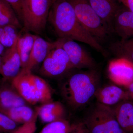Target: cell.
I'll list each match as a JSON object with an SVG mask.
<instances>
[{"mask_svg":"<svg viewBox=\"0 0 133 133\" xmlns=\"http://www.w3.org/2000/svg\"><path fill=\"white\" fill-rule=\"evenodd\" d=\"M57 0H51V4H52V5L54 3L56 2V1H57Z\"/></svg>","mask_w":133,"mask_h":133,"instance_id":"cell-32","label":"cell"},{"mask_svg":"<svg viewBox=\"0 0 133 133\" xmlns=\"http://www.w3.org/2000/svg\"><path fill=\"white\" fill-rule=\"evenodd\" d=\"M132 101H133V100H132Z\"/></svg>","mask_w":133,"mask_h":133,"instance_id":"cell-34","label":"cell"},{"mask_svg":"<svg viewBox=\"0 0 133 133\" xmlns=\"http://www.w3.org/2000/svg\"><path fill=\"white\" fill-rule=\"evenodd\" d=\"M113 31L125 41L133 37V13L127 8H120L114 16Z\"/></svg>","mask_w":133,"mask_h":133,"instance_id":"cell-12","label":"cell"},{"mask_svg":"<svg viewBox=\"0 0 133 133\" xmlns=\"http://www.w3.org/2000/svg\"><path fill=\"white\" fill-rule=\"evenodd\" d=\"M9 4L14 10L19 20L22 21V0H5Z\"/></svg>","mask_w":133,"mask_h":133,"instance_id":"cell-27","label":"cell"},{"mask_svg":"<svg viewBox=\"0 0 133 133\" xmlns=\"http://www.w3.org/2000/svg\"><path fill=\"white\" fill-rule=\"evenodd\" d=\"M71 133H88L84 124L79 123L75 126L73 131Z\"/></svg>","mask_w":133,"mask_h":133,"instance_id":"cell-28","label":"cell"},{"mask_svg":"<svg viewBox=\"0 0 133 133\" xmlns=\"http://www.w3.org/2000/svg\"><path fill=\"white\" fill-rule=\"evenodd\" d=\"M75 126L65 118L60 119L48 123L39 133H71Z\"/></svg>","mask_w":133,"mask_h":133,"instance_id":"cell-23","label":"cell"},{"mask_svg":"<svg viewBox=\"0 0 133 133\" xmlns=\"http://www.w3.org/2000/svg\"><path fill=\"white\" fill-rule=\"evenodd\" d=\"M108 77L111 81L118 85L128 87L133 82V63L119 58L109 62Z\"/></svg>","mask_w":133,"mask_h":133,"instance_id":"cell-8","label":"cell"},{"mask_svg":"<svg viewBox=\"0 0 133 133\" xmlns=\"http://www.w3.org/2000/svg\"><path fill=\"white\" fill-rule=\"evenodd\" d=\"M17 123L3 113L0 112V132H13L17 128Z\"/></svg>","mask_w":133,"mask_h":133,"instance_id":"cell-25","label":"cell"},{"mask_svg":"<svg viewBox=\"0 0 133 133\" xmlns=\"http://www.w3.org/2000/svg\"><path fill=\"white\" fill-rule=\"evenodd\" d=\"M1 56H0V67H1Z\"/></svg>","mask_w":133,"mask_h":133,"instance_id":"cell-33","label":"cell"},{"mask_svg":"<svg viewBox=\"0 0 133 133\" xmlns=\"http://www.w3.org/2000/svg\"><path fill=\"white\" fill-rule=\"evenodd\" d=\"M31 71L22 69L18 74L11 80V84L25 101L32 105L38 103L34 84L31 79Z\"/></svg>","mask_w":133,"mask_h":133,"instance_id":"cell-10","label":"cell"},{"mask_svg":"<svg viewBox=\"0 0 133 133\" xmlns=\"http://www.w3.org/2000/svg\"><path fill=\"white\" fill-rule=\"evenodd\" d=\"M67 1L73 7L81 25L96 41L99 43L106 38L109 31L88 0Z\"/></svg>","mask_w":133,"mask_h":133,"instance_id":"cell-5","label":"cell"},{"mask_svg":"<svg viewBox=\"0 0 133 133\" xmlns=\"http://www.w3.org/2000/svg\"><path fill=\"white\" fill-rule=\"evenodd\" d=\"M35 111L41 120L48 123L64 118L65 110L63 105L59 101H53L42 104L36 108Z\"/></svg>","mask_w":133,"mask_h":133,"instance_id":"cell-16","label":"cell"},{"mask_svg":"<svg viewBox=\"0 0 133 133\" xmlns=\"http://www.w3.org/2000/svg\"><path fill=\"white\" fill-rule=\"evenodd\" d=\"M59 39V45L50 51L43 62L40 72L43 76L58 77L73 69L69 56L61 47Z\"/></svg>","mask_w":133,"mask_h":133,"instance_id":"cell-6","label":"cell"},{"mask_svg":"<svg viewBox=\"0 0 133 133\" xmlns=\"http://www.w3.org/2000/svg\"><path fill=\"white\" fill-rule=\"evenodd\" d=\"M83 124L88 133H126L118 123L112 108L98 102L89 109Z\"/></svg>","mask_w":133,"mask_h":133,"instance_id":"cell-3","label":"cell"},{"mask_svg":"<svg viewBox=\"0 0 133 133\" xmlns=\"http://www.w3.org/2000/svg\"><path fill=\"white\" fill-rule=\"evenodd\" d=\"M18 28L12 25L0 26V43L6 49L12 47L19 35Z\"/></svg>","mask_w":133,"mask_h":133,"instance_id":"cell-24","label":"cell"},{"mask_svg":"<svg viewBox=\"0 0 133 133\" xmlns=\"http://www.w3.org/2000/svg\"><path fill=\"white\" fill-rule=\"evenodd\" d=\"M37 36L27 32L23 35L19 33L17 48L21 61L22 69L26 67L33 49Z\"/></svg>","mask_w":133,"mask_h":133,"instance_id":"cell-18","label":"cell"},{"mask_svg":"<svg viewBox=\"0 0 133 133\" xmlns=\"http://www.w3.org/2000/svg\"><path fill=\"white\" fill-rule=\"evenodd\" d=\"M88 1L109 32L113 31L114 19L119 8L115 0Z\"/></svg>","mask_w":133,"mask_h":133,"instance_id":"cell-13","label":"cell"},{"mask_svg":"<svg viewBox=\"0 0 133 133\" xmlns=\"http://www.w3.org/2000/svg\"><path fill=\"white\" fill-rule=\"evenodd\" d=\"M51 0H22V21L27 30L41 34L45 30Z\"/></svg>","mask_w":133,"mask_h":133,"instance_id":"cell-4","label":"cell"},{"mask_svg":"<svg viewBox=\"0 0 133 133\" xmlns=\"http://www.w3.org/2000/svg\"><path fill=\"white\" fill-rule=\"evenodd\" d=\"M31 77L38 103L44 104L53 101L52 91L47 82L41 77L32 73Z\"/></svg>","mask_w":133,"mask_h":133,"instance_id":"cell-20","label":"cell"},{"mask_svg":"<svg viewBox=\"0 0 133 133\" xmlns=\"http://www.w3.org/2000/svg\"><path fill=\"white\" fill-rule=\"evenodd\" d=\"M100 76L95 69L75 72L62 83L61 94L68 105L77 110L94 97L100 87Z\"/></svg>","mask_w":133,"mask_h":133,"instance_id":"cell-2","label":"cell"},{"mask_svg":"<svg viewBox=\"0 0 133 133\" xmlns=\"http://www.w3.org/2000/svg\"><path fill=\"white\" fill-rule=\"evenodd\" d=\"M35 116L30 121L22 124L12 133H35L37 129V120L38 117L35 111Z\"/></svg>","mask_w":133,"mask_h":133,"instance_id":"cell-26","label":"cell"},{"mask_svg":"<svg viewBox=\"0 0 133 133\" xmlns=\"http://www.w3.org/2000/svg\"><path fill=\"white\" fill-rule=\"evenodd\" d=\"M17 124H25L33 118L36 112L26 105L12 108L0 111Z\"/></svg>","mask_w":133,"mask_h":133,"instance_id":"cell-19","label":"cell"},{"mask_svg":"<svg viewBox=\"0 0 133 133\" xmlns=\"http://www.w3.org/2000/svg\"><path fill=\"white\" fill-rule=\"evenodd\" d=\"M18 37L14 45L7 49L1 56L0 74L5 81H11L22 69L21 61L17 48Z\"/></svg>","mask_w":133,"mask_h":133,"instance_id":"cell-9","label":"cell"},{"mask_svg":"<svg viewBox=\"0 0 133 133\" xmlns=\"http://www.w3.org/2000/svg\"><path fill=\"white\" fill-rule=\"evenodd\" d=\"M94 97L97 102L111 107L123 101L130 99L127 92L114 85L99 87L96 91Z\"/></svg>","mask_w":133,"mask_h":133,"instance_id":"cell-14","label":"cell"},{"mask_svg":"<svg viewBox=\"0 0 133 133\" xmlns=\"http://www.w3.org/2000/svg\"><path fill=\"white\" fill-rule=\"evenodd\" d=\"M6 49L0 43V56H2L3 55Z\"/></svg>","mask_w":133,"mask_h":133,"instance_id":"cell-31","label":"cell"},{"mask_svg":"<svg viewBox=\"0 0 133 133\" xmlns=\"http://www.w3.org/2000/svg\"><path fill=\"white\" fill-rule=\"evenodd\" d=\"M111 107L122 130L126 133H133V101H123Z\"/></svg>","mask_w":133,"mask_h":133,"instance_id":"cell-15","label":"cell"},{"mask_svg":"<svg viewBox=\"0 0 133 133\" xmlns=\"http://www.w3.org/2000/svg\"><path fill=\"white\" fill-rule=\"evenodd\" d=\"M59 44V39L55 42H49L37 36L28 64L24 68L31 71L35 66L43 63L50 51Z\"/></svg>","mask_w":133,"mask_h":133,"instance_id":"cell-11","label":"cell"},{"mask_svg":"<svg viewBox=\"0 0 133 133\" xmlns=\"http://www.w3.org/2000/svg\"><path fill=\"white\" fill-rule=\"evenodd\" d=\"M21 27L20 21L12 7L5 0H0V26Z\"/></svg>","mask_w":133,"mask_h":133,"instance_id":"cell-21","label":"cell"},{"mask_svg":"<svg viewBox=\"0 0 133 133\" xmlns=\"http://www.w3.org/2000/svg\"></svg>","mask_w":133,"mask_h":133,"instance_id":"cell-35","label":"cell"},{"mask_svg":"<svg viewBox=\"0 0 133 133\" xmlns=\"http://www.w3.org/2000/svg\"><path fill=\"white\" fill-rule=\"evenodd\" d=\"M26 102L12 84L0 86V111L26 105Z\"/></svg>","mask_w":133,"mask_h":133,"instance_id":"cell-17","label":"cell"},{"mask_svg":"<svg viewBox=\"0 0 133 133\" xmlns=\"http://www.w3.org/2000/svg\"><path fill=\"white\" fill-rule=\"evenodd\" d=\"M59 39L61 47L67 53L73 69H95L94 59L78 43L69 38Z\"/></svg>","mask_w":133,"mask_h":133,"instance_id":"cell-7","label":"cell"},{"mask_svg":"<svg viewBox=\"0 0 133 133\" xmlns=\"http://www.w3.org/2000/svg\"><path fill=\"white\" fill-rule=\"evenodd\" d=\"M125 7L133 13V0H118Z\"/></svg>","mask_w":133,"mask_h":133,"instance_id":"cell-29","label":"cell"},{"mask_svg":"<svg viewBox=\"0 0 133 133\" xmlns=\"http://www.w3.org/2000/svg\"><path fill=\"white\" fill-rule=\"evenodd\" d=\"M111 50L119 58L133 63V37L115 43L112 45Z\"/></svg>","mask_w":133,"mask_h":133,"instance_id":"cell-22","label":"cell"},{"mask_svg":"<svg viewBox=\"0 0 133 133\" xmlns=\"http://www.w3.org/2000/svg\"><path fill=\"white\" fill-rule=\"evenodd\" d=\"M127 92L128 93L129 99L133 100V82L128 87Z\"/></svg>","mask_w":133,"mask_h":133,"instance_id":"cell-30","label":"cell"},{"mask_svg":"<svg viewBox=\"0 0 133 133\" xmlns=\"http://www.w3.org/2000/svg\"><path fill=\"white\" fill-rule=\"evenodd\" d=\"M48 21L59 38H69L90 45L105 55V50L81 25L67 0H57L51 6Z\"/></svg>","mask_w":133,"mask_h":133,"instance_id":"cell-1","label":"cell"}]
</instances>
